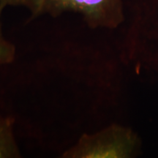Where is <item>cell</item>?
Listing matches in <instances>:
<instances>
[{
  "mask_svg": "<svg viewBox=\"0 0 158 158\" xmlns=\"http://www.w3.org/2000/svg\"><path fill=\"white\" fill-rule=\"evenodd\" d=\"M138 138L129 128L109 126L93 134H83L62 155L63 158H128L134 155Z\"/></svg>",
  "mask_w": 158,
  "mask_h": 158,
  "instance_id": "cell-1",
  "label": "cell"
},
{
  "mask_svg": "<svg viewBox=\"0 0 158 158\" xmlns=\"http://www.w3.org/2000/svg\"><path fill=\"white\" fill-rule=\"evenodd\" d=\"M74 12L84 17L90 27L114 28L123 20L121 0H45L42 13L58 16Z\"/></svg>",
  "mask_w": 158,
  "mask_h": 158,
  "instance_id": "cell-2",
  "label": "cell"
},
{
  "mask_svg": "<svg viewBox=\"0 0 158 158\" xmlns=\"http://www.w3.org/2000/svg\"><path fill=\"white\" fill-rule=\"evenodd\" d=\"M14 119L0 116V158L21 157L14 134Z\"/></svg>",
  "mask_w": 158,
  "mask_h": 158,
  "instance_id": "cell-3",
  "label": "cell"
},
{
  "mask_svg": "<svg viewBox=\"0 0 158 158\" xmlns=\"http://www.w3.org/2000/svg\"><path fill=\"white\" fill-rule=\"evenodd\" d=\"M5 6L0 5V66L8 64L14 61L15 47L4 37L1 24V15Z\"/></svg>",
  "mask_w": 158,
  "mask_h": 158,
  "instance_id": "cell-4",
  "label": "cell"
},
{
  "mask_svg": "<svg viewBox=\"0 0 158 158\" xmlns=\"http://www.w3.org/2000/svg\"><path fill=\"white\" fill-rule=\"evenodd\" d=\"M45 0H0V5H20L27 7L31 12L32 17L42 14V9Z\"/></svg>",
  "mask_w": 158,
  "mask_h": 158,
  "instance_id": "cell-5",
  "label": "cell"
}]
</instances>
